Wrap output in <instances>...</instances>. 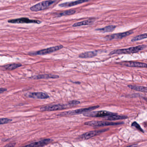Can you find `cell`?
<instances>
[{"label": "cell", "mask_w": 147, "mask_h": 147, "mask_svg": "<svg viewBox=\"0 0 147 147\" xmlns=\"http://www.w3.org/2000/svg\"><path fill=\"white\" fill-rule=\"evenodd\" d=\"M99 107V106H95L90 107L87 108H82V109H77V110H73V111H67L61 113L57 115L59 117H67V116H73V115H78V114H84L86 113L91 111L94 109Z\"/></svg>", "instance_id": "1"}, {"label": "cell", "mask_w": 147, "mask_h": 147, "mask_svg": "<svg viewBox=\"0 0 147 147\" xmlns=\"http://www.w3.org/2000/svg\"><path fill=\"white\" fill-rule=\"evenodd\" d=\"M145 45H138L136 47H131L128 49H121L111 51L109 55H121V54H131V53H137L146 48Z\"/></svg>", "instance_id": "2"}, {"label": "cell", "mask_w": 147, "mask_h": 147, "mask_svg": "<svg viewBox=\"0 0 147 147\" xmlns=\"http://www.w3.org/2000/svg\"><path fill=\"white\" fill-rule=\"evenodd\" d=\"M63 48V45H57V46L50 47V48H47V49H44L38 51H35V52H30L29 54L33 56L44 55L55 52L57 51L60 50Z\"/></svg>", "instance_id": "3"}, {"label": "cell", "mask_w": 147, "mask_h": 147, "mask_svg": "<svg viewBox=\"0 0 147 147\" xmlns=\"http://www.w3.org/2000/svg\"><path fill=\"white\" fill-rule=\"evenodd\" d=\"M55 2V1L54 0H48L46 1H42L32 7L30 9L32 11L37 12L43 11L49 7Z\"/></svg>", "instance_id": "4"}, {"label": "cell", "mask_w": 147, "mask_h": 147, "mask_svg": "<svg viewBox=\"0 0 147 147\" xmlns=\"http://www.w3.org/2000/svg\"><path fill=\"white\" fill-rule=\"evenodd\" d=\"M70 107L68 104H58L55 105H50L42 107L40 108L42 111H58V110H64L66 108Z\"/></svg>", "instance_id": "5"}, {"label": "cell", "mask_w": 147, "mask_h": 147, "mask_svg": "<svg viewBox=\"0 0 147 147\" xmlns=\"http://www.w3.org/2000/svg\"><path fill=\"white\" fill-rule=\"evenodd\" d=\"M123 123L122 122L120 123H113V122H107L103 121H91L86 122L84 123L85 125L88 126H109V125H116L122 124Z\"/></svg>", "instance_id": "6"}, {"label": "cell", "mask_w": 147, "mask_h": 147, "mask_svg": "<svg viewBox=\"0 0 147 147\" xmlns=\"http://www.w3.org/2000/svg\"><path fill=\"white\" fill-rule=\"evenodd\" d=\"M117 114L110 112L105 111H96L88 112L84 113L83 115L86 117H102L110 115Z\"/></svg>", "instance_id": "7"}, {"label": "cell", "mask_w": 147, "mask_h": 147, "mask_svg": "<svg viewBox=\"0 0 147 147\" xmlns=\"http://www.w3.org/2000/svg\"><path fill=\"white\" fill-rule=\"evenodd\" d=\"M8 22L11 24H40L41 22L39 20H30L28 18H20L16 19L10 20H8Z\"/></svg>", "instance_id": "8"}, {"label": "cell", "mask_w": 147, "mask_h": 147, "mask_svg": "<svg viewBox=\"0 0 147 147\" xmlns=\"http://www.w3.org/2000/svg\"><path fill=\"white\" fill-rule=\"evenodd\" d=\"M109 129H104L100 130L92 131H89L88 132H86L84 134H82L80 136H79L80 139H83V140H87V139H89L92 138L95 136H97L100 133L105 132Z\"/></svg>", "instance_id": "9"}, {"label": "cell", "mask_w": 147, "mask_h": 147, "mask_svg": "<svg viewBox=\"0 0 147 147\" xmlns=\"http://www.w3.org/2000/svg\"><path fill=\"white\" fill-rule=\"evenodd\" d=\"M133 33V32L128 31L126 32H122V33H117V34H112V35H108L105 37L106 39L107 40H111L113 39H121Z\"/></svg>", "instance_id": "10"}, {"label": "cell", "mask_w": 147, "mask_h": 147, "mask_svg": "<svg viewBox=\"0 0 147 147\" xmlns=\"http://www.w3.org/2000/svg\"><path fill=\"white\" fill-rule=\"evenodd\" d=\"M53 141V140L49 138L48 139H45L43 140H40L36 142H34L33 143L30 144H29L25 145V146L27 147H41V146H44L50 143Z\"/></svg>", "instance_id": "11"}, {"label": "cell", "mask_w": 147, "mask_h": 147, "mask_svg": "<svg viewBox=\"0 0 147 147\" xmlns=\"http://www.w3.org/2000/svg\"><path fill=\"white\" fill-rule=\"evenodd\" d=\"M28 97L30 98L38 99H45L49 98V94H47L46 93L42 92L30 93L28 94Z\"/></svg>", "instance_id": "12"}, {"label": "cell", "mask_w": 147, "mask_h": 147, "mask_svg": "<svg viewBox=\"0 0 147 147\" xmlns=\"http://www.w3.org/2000/svg\"><path fill=\"white\" fill-rule=\"evenodd\" d=\"M90 0H77L76 1H71V2H65L62 3L59 5V6L61 7H68L74 6L85 2H88Z\"/></svg>", "instance_id": "13"}, {"label": "cell", "mask_w": 147, "mask_h": 147, "mask_svg": "<svg viewBox=\"0 0 147 147\" xmlns=\"http://www.w3.org/2000/svg\"><path fill=\"white\" fill-rule=\"evenodd\" d=\"M122 65L128 67H136L147 68V64L139 62H124Z\"/></svg>", "instance_id": "14"}, {"label": "cell", "mask_w": 147, "mask_h": 147, "mask_svg": "<svg viewBox=\"0 0 147 147\" xmlns=\"http://www.w3.org/2000/svg\"><path fill=\"white\" fill-rule=\"evenodd\" d=\"M59 78V76L52 74H43L32 76L31 77V79H34V80H40V79H57Z\"/></svg>", "instance_id": "15"}, {"label": "cell", "mask_w": 147, "mask_h": 147, "mask_svg": "<svg viewBox=\"0 0 147 147\" xmlns=\"http://www.w3.org/2000/svg\"><path fill=\"white\" fill-rule=\"evenodd\" d=\"M97 55V53L96 51H87L80 54L79 55V57L81 58H92L96 56Z\"/></svg>", "instance_id": "16"}, {"label": "cell", "mask_w": 147, "mask_h": 147, "mask_svg": "<svg viewBox=\"0 0 147 147\" xmlns=\"http://www.w3.org/2000/svg\"><path fill=\"white\" fill-rule=\"evenodd\" d=\"M128 118V117L125 116H118L117 114L114 115H110V116H107L105 118L106 120H119V119H124Z\"/></svg>", "instance_id": "17"}, {"label": "cell", "mask_w": 147, "mask_h": 147, "mask_svg": "<svg viewBox=\"0 0 147 147\" xmlns=\"http://www.w3.org/2000/svg\"><path fill=\"white\" fill-rule=\"evenodd\" d=\"M128 87L132 90L147 93V87L142 86H134V85H128Z\"/></svg>", "instance_id": "18"}, {"label": "cell", "mask_w": 147, "mask_h": 147, "mask_svg": "<svg viewBox=\"0 0 147 147\" xmlns=\"http://www.w3.org/2000/svg\"><path fill=\"white\" fill-rule=\"evenodd\" d=\"M22 66V64H20V63H13L7 64V65L3 66V67H4V68L6 70L11 71V70L16 69Z\"/></svg>", "instance_id": "19"}, {"label": "cell", "mask_w": 147, "mask_h": 147, "mask_svg": "<svg viewBox=\"0 0 147 147\" xmlns=\"http://www.w3.org/2000/svg\"><path fill=\"white\" fill-rule=\"evenodd\" d=\"M115 29H116V26L111 25L106 26V27L101 28V29H97L96 30L105 33V32H111L114 31Z\"/></svg>", "instance_id": "20"}, {"label": "cell", "mask_w": 147, "mask_h": 147, "mask_svg": "<svg viewBox=\"0 0 147 147\" xmlns=\"http://www.w3.org/2000/svg\"><path fill=\"white\" fill-rule=\"evenodd\" d=\"M94 23L93 21L90 20H86L82 22L75 23L73 25V27H77L79 26H84L89 25L92 24Z\"/></svg>", "instance_id": "21"}, {"label": "cell", "mask_w": 147, "mask_h": 147, "mask_svg": "<svg viewBox=\"0 0 147 147\" xmlns=\"http://www.w3.org/2000/svg\"><path fill=\"white\" fill-rule=\"evenodd\" d=\"M76 11L75 10H69L68 11H64L62 12L59 13L57 14V17H63V16H67L69 15H73L75 14Z\"/></svg>", "instance_id": "22"}, {"label": "cell", "mask_w": 147, "mask_h": 147, "mask_svg": "<svg viewBox=\"0 0 147 147\" xmlns=\"http://www.w3.org/2000/svg\"><path fill=\"white\" fill-rule=\"evenodd\" d=\"M145 38H147V33L141 34V35L135 37H134V38L131 39V42H136V41L142 40V39H145Z\"/></svg>", "instance_id": "23"}, {"label": "cell", "mask_w": 147, "mask_h": 147, "mask_svg": "<svg viewBox=\"0 0 147 147\" xmlns=\"http://www.w3.org/2000/svg\"><path fill=\"white\" fill-rule=\"evenodd\" d=\"M12 121V119H11L7 118H2L0 120V123L1 124H5L8 123Z\"/></svg>", "instance_id": "24"}, {"label": "cell", "mask_w": 147, "mask_h": 147, "mask_svg": "<svg viewBox=\"0 0 147 147\" xmlns=\"http://www.w3.org/2000/svg\"><path fill=\"white\" fill-rule=\"evenodd\" d=\"M80 101H79V100H73L69 101V102L68 103V104L70 106V107H72L77 105L80 104Z\"/></svg>", "instance_id": "25"}, {"label": "cell", "mask_w": 147, "mask_h": 147, "mask_svg": "<svg viewBox=\"0 0 147 147\" xmlns=\"http://www.w3.org/2000/svg\"><path fill=\"white\" fill-rule=\"evenodd\" d=\"M131 126L136 127L137 129H138V130L140 131H142V132H144V131L141 128V126H140V125H139L138 124L137 122H133V123L131 124Z\"/></svg>", "instance_id": "26"}, {"label": "cell", "mask_w": 147, "mask_h": 147, "mask_svg": "<svg viewBox=\"0 0 147 147\" xmlns=\"http://www.w3.org/2000/svg\"><path fill=\"white\" fill-rule=\"evenodd\" d=\"M16 145V143H11L9 144H7V145H5V147H14Z\"/></svg>", "instance_id": "27"}, {"label": "cell", "mask_w": 147, "mask_h": 147, "mask_svg": "<svg viewBox=\"0 0 147 147\" xmlns=\"http://www.w3.org/2000/svg\"><path fill=\"white\" fill-rule=\"evenodd\" d=\"M6 91H7V89H6V88H1V90H0V93L1 94Z\"/></svg>", "instance_id": "28"}, {"label": "cell", "mask_w": 147, "mask_h": 147, "mask_svg": "<svg viewBox=\"0 0 147 147\" xmlns=\"http://www.w3.org/2000/svg\"><path fill=\"white\" fill-rule=\"evenodd\" d=\"M73 83H75V84H81V82H73Z\"/></svg>", "instance_id": "29"}, {"label": "cell", "mask_w": 147, "mask_h": 147, "mask_svg": "<svg viewBox=\"0 0 147 147\" xmlns=\"http://www.w3.org/2000/svg\"><path fill=\"white\" fill-rule=\"evenodd\" d=\"M143 98L144 100H146V101H147V98H145V97H144V98Z\"/></svg>", "instance_id": "30"}]
</instances>
